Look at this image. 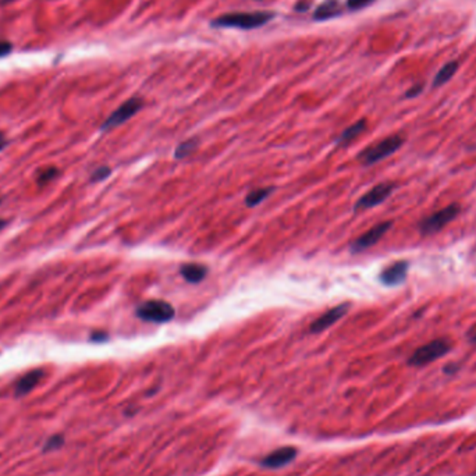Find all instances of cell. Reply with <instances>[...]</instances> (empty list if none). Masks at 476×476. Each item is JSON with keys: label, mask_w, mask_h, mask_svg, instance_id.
Segmentation results:
<instances>
[{"label": "cell", "mask_w": 476, "mask_h": 476, "mask_svg": "<svg viewBox=\"0 0 476 476\" xmlns=\"http://www.w3.org/2000/svg\"><path fill=\"white\" fill-rule=\"evenodd\" d=\"M275 17L270 12H252V13H227L212 21L214 27L255 30L266 25Z\"/></svg>", "instance_id": "1"}, {"label": "cell", "mask_w": 476, "mask_h": 476, "mask_svg": "<svg viewBox=\"0 0 476 476\" xmlns=\"http://www.w3.org/2000/svg\"><path fill=\"white\" fill-rule=\"evenodd\" d=\"M404 144V137L401 135H390V137L382 140L380 143L366 148L358 158L360 162L365 166H371L375 165L389 156H391L393 154H395Z\"/></svg>", "instance_id": "2"}, {"label": "cell", "mask_w": 476, "mask_h": 476, "mask_svg": "<svg viewBox=\"0 0 476 476\" xmlns=\"http://www.w3.org/2000/svg\"><path fill=\"white\" fill-rule=\"evenodd\" d=\"M451 350V343L447 338H436L433 342L420 347L408 360L411 366H425L429 365L442 357L447 355Z\"/></svg>", "instance_id": "3"}, {"label": "cell", "mask_w": 476, "mask_h": 476, "mask_svg": "<svg viewBox=\"0 0 476 476\" xmlns=\"http://www.w3.org/2000/svg\"><path fill=\"white\" fill-rule=\"evenodd\" d=\"M461 212V207L458 203H451V205L429 215L420 223V231L424 236H432L443 230L448 223H451Z\"/></svg>", "instance_id": "4"}, {"label": "cell", "mask_w": 476, "mask_h": 476, "mask_svg": "<svg viewBox=\"0 0 476 476\" xmlns=\"http://www.w3.org/2000/svg\"><path fill=\"white\" fill-rule=\"evenodd\" d=\"M135 315L145 322L166 323L174 318L176 311H174L173 305L166 302V301L152 300V301H147L143 305H140L137 308V311H135Z\"/></svg>", "instance_id": "5"}, {"label": "cell", "mask_w": 476, "mask_h": 476, "mask_svg": "<svg viewBox=\"0 0 476 476\" xmlns=\"http://www.w3.org/2000/svg\"><path fill=\"white\" fill-rule=\"evenodd\" d=\"M144 107V101L141 98H131L128 101H125L123 105H120L102 124V130L103 131H109L113 130L121 124H124L125 121H128L132 116L137 114L141 109Z\"/></svg>", "instance_id": "6"}, {"label": "cell", "mask_w": 476, "mask_h": 476, "mask_svg": "<svg viewBox=\"0 0 476 476\" xmlns=\"http://www.w3.org/2000/svg\"><path fill=\"white\" fill-rule=\"evenodd\" d=\"M394 188H395V185L393 183H380V184L375 185L372 189H369L364 196H361L357 200L355 211L371 209V208L380 205L382 202H384L391 195Z\"/></svg>", "instance_id": "7"}, {"label": "cell", "mask_w": 476, "mask_h": 476, "mask_svg": "<svg viewBox=\"0 0 476 476\" xmlns=\"http://www.w3.org/2000/svg\"><path fill=\"white\" fill-rule=\"evenodd\" d=\"M393 222H383L376 225L375 227H372L371 230H368L366 233H364L360 238H357L353 244H351V251L353 252H362L371 247H373L375 244H377L383 236L391 229Z\"/></svg>", "instance_id": "8"}, {"label": "cell", "mask_w": 476, "mask_h": 476, "mask_svg": "<svg viewBox=\"0 0 476 476\" xmlns=\"http://www.w3.org/2000/svg\"><path fill=\"white\" fill-rule=\"evenodd\" d=\"M408 267H410V263L406 260H397L382 271L379 280L382 282V284L389 287L398 286L405 282L408 276Z\"/></svg>", "instance_id": "9"}, {"label": "cell", "mask_w": 476, "mask_h": 476, "mask_svg": "<svg viewBox=\"0 0 476 476\" xmlns=\"http://www.w3.org/2000/svg\"><path fill=\"white\" fill-rule=\"evenodd\" d=\"M350 309V304H340L331 309H329L327 312H324L322 316H319L315 322H312L311 324V331L312 333H320L324 331L326 329H329L330 326H333L335 322H338L342 319Z\"/></svg>", "instance_id": "10"}, {"label": "cell", "mask_w": 476, "mask_h": 476, "mask_svg": "<svg viewBox=\"0 0 476 476\" xmlns=\"http://www.w3.org/2000/svg\"><path fill=\"white\" fill-rule=\"evenodd\" d=\"M296 457H297V448L291 447V446H286V447H280L275 451H271L270 454H267L260 461V464L265 468L278 469V468H282V466L290 464Z\"/></svg>", "instance_id": "11"}, {"label": "cell", "mask_w": 476, "mask_h": 476, "mask_svg": "<svg viewBox=\"0 0 476 476\" xmlns=\"http://www.w3.org/2000/svg\"><path fill=\"white\" fill-rule=\"evenodd\" d=\"M42 377H43V371L42 369H35V371H31V372L25 373L16 383V387H14L16 397H24L28 393H31L38 386V383L42 380Z\"/></svg>", "instance_id": "12"}, {"label": "cell", "mask_w": 476, "mask_h": 476, "mask_svg": "<svg viewBox=\"0 0 476 476\" xmlns=\"http://www.w3.org/2000/svg\"><path fill=\"white\" fill-rule=\"evenodd\" d=\"M342 13H343V8L338 0H324V2L313 13V20L324 21V20L337 17Z\"/></svg>", "instance_id": "13"}, {"label": "cell", "mask_w": 476, "mask_h": 476, "mask_svg": "<svg viewBox=\"0 0 476 476\" xmlns=\"http://www.w3.org/2000/svg\"><path fill=\"white\" fill-rule=\"evenodd\" d=\"M365 130H366V120L362 118V120H360V121L351 124L350 127H347V128L342 132V135H340V137L337 138V144H338L340 147H346V145H349L350 143H353V141L358 137V135H361Z\"/></svg>", "instance_id": "14"}, {"label": "cell", "mask_w": 476, "mask_h": 476, "mask_svg": "<svg viewBox=\"0 0 476 476\" xmlns=\"http://www.w3.org/2000/svg\"><path fill=\"white\" fill-rule=\"evenodd\" d=\"M181 276L188 283H199L207 276V267L199 263H185L181 266Z\"/></svg>", "instance_id": "15"}, {"label": "cell", "mask_w": 476, "mask_h": 476, "mask_svg": "<svg viewBox=\"0 0 476 476\" xmlns=\"http://www.w3.org/2000/svg\"><path fill=\"white\" fill-rule=\"evenodd\" d=\"M457 70H458V61H450V63L444 64L433 80V87L439 88V87L447 84L454 77Z\"/></svg>", "instance_id": "16"}, {"label": "cell", "mask_w": 476, "mask_h": 476, "mask_svg": "<svg viewBox=\"0 0 476 476\" xmlns=\"http://www.w3.org/2000/svg\"><path fill=\"white\" fill-rule=\"evenodd\" d=\"M273 191H275L273 187L258 188V189L251 191V192L247 195V198H245V205H247V207H251V208L259 205V203L263 202L266 198H269L270 194L273 192Z\"/></svg>", "instance_id": "17"}, {"label": "cell", "mask_w": 476, "mask_h": 476, "mask_svg": "<svg viewBox=\"0 0 476 476\" xmlns=\"http://www.w3.org/2000/svg\"><path fill=\"white\" fill-rule=\"evenodd\" d=\"M199 145V140L198 138H189L187 141H183L181 144L177 145L176 151H174V158L176 159H184L188 158Z\"/></svg>", "instance_id": "18"}, {"label": "cell", "mask_w": 476, "mask_h": 476, "mask_svg": "<svg viewBox=\"0 0 476 476\" xmlns=\"http://www.w3.org/2000/svg\"><path fill=\"white\" fill-rule=\"evenodd\" d=\"M59 174V170L56 167H48V169H43L42 172H39L37 180L39 184H48L50 183L52 180H54Z\"/></svg>", "instance_id": "19"}, {"label": "cell", "mask_w": 476, "mask_h": 476, "mask_svg": "<svg viewBox=\"0 0 476 476\" xmlns=\"http://www.w3.org/2000/svg\"><path fill=\"white\" fill-rule=\"evenodd\" d=\"M63 444H64V437L60 436V435H54V436H52V437L45 443L43 451H45V453H49V451L59 450Z\"/></svg>", "instance_id": "20"}, {"label": "cell", "mask_w": 476, "mask_h": 476, "mask_svg": "<svg viewBox=\"0 0 476 476\" xmlns=\"http://www.w3.org/2000/svg\"><path fill=\"white\" fill-rule=\"evenodd\" d=\"M375 0H347V8L350 12H358L371 6Z\"/></svg>", "instance_id": "21"}, {"label": "cell", "mask_w": 476, "mask_h": 476, "mask_svg": "<svg viewBox=\"0 0 476 476\" xmlns=\"http://www.w3.org/2000/svg\"><path fill=\"white\" fill-rule=\"evenodd\" d=\"M110 174H112V169H110V167H107V166L98 167V169L92 173V176H91V181H92V183L103 181V180H106Z\"/></svg>", "instance_id": "22"}, {"label": "cell", "mask_w": 476, "mask_h": 476, "mask_svg": "<svg viewBox=\"0 0 476 476\" xmlns=\"http://www.w3.org/2000/svg\"><path fill=\"white\" fill-rule=\"evenodd\" d=\"M13 52V45L10 42H0V59L9 56Z\"/></svg>", "instance_id": "23"}, {"label": "cell", "mask_w": 476, "mask_h": 476, "mask_svg": "<svg viewBox=\"0 0 476 476\" xmlns=\"http://www.w3.org/2000/svg\"><path fill=\"white\" fill-rule=\"evenodd\" d=\"M422 90H424V85H421V84L415 85V87H413L410 91L405 94V98H415V96H418L422 92Z\"/></svg>", "instance_id": "24"}, {"label": "cell", "mask_w": 476, "mask_h": 476, "mask_svg": "<svg viewBox=\"0 0 476 476\" xmlns=\"http://www.w3.org/2000/svg\"><path fill=\"white\" fill-rule=\"evenodd\" d=\"M92 342H106L107 334L105 331H95L91 334Z\"/></svg>", "instance_id": "25"}, {"label": "cell", "mask_w": 476, "mask_h": 476, "mask_svg": "<svg viewBox=\"0 0 476 476\" xmlns=\"http://www.w3.org/2000/svg\"><path fill=\"white\" fill-rule=\"evenodd\" d=\"M8 144H9V141H8V138H6V135L0 132V152H2V151L6 148Z\"/></svg>", "instance_id": "26"}, {"label": "cell", "mask_w": 476, "mask_h": 476, "mask_svg": "<svg viewBox=\"0 0 476 476\" xmlns=\"http://www.w3.org/2000/svg\"><path fill=\"white\" fill-rule=\"evenodd\" d=\"M8 225V222L6 220H0V230H2L5 226Z\"/></svg>", "instance_id": "27"}, {"label": "cell", "mask_w": 476, "mask_h": 476, "mask_svg": "<svg viewBox=\"0 0 476 476\" xmlns=\"http://www.w3.org/2000/svg\"><path fill=\"white\" fill-rule=\"evenodd\" d=\"M10 2H14V0H0V3H2V5H8Z\"/></svg>", "instance_id": "28"}, {"label": "cell", "mask_w": 476, "mask_h": 476, "mask_svg": "<svg viewBox=\"0 0 476 476\" xmlns=\"http://www.w3.org/2000/svg\"><path fill=\"white\" fill-rule=\"evenodd\" d=\"M470 342H472V343H475V344H476V333H475V334H473V335H472V338H470Z\"/></svg>", "instance_id": "29"}, {"label": "cell", "mask_w": 476, "mask_h": 476, "mask_svg": "<svg viewBox=\"0 0 476 476\" xmlns=\"http://www.w3.org/2000/svg\"><path fill=\"white\" fill-rule=\"evenodd\" d=\"M0 202H2V200H0Z\"/></svg>", "instance_id": "30"}]
</instances>
